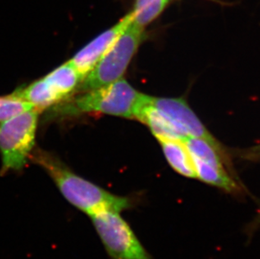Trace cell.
<instances>
[{
    "label": "cell",
    "mask_w": 260,
    "mask_h": 259,
    "mask_svg": "<svg viewBox=\"0 0 260 259\" xmlns=\"http://www.w3.org/2000/svg\"><path fill=\"white\" fill-rule=\"evenodd\" d=\"M260 224V208L259 210H258V214H257V216H256L255 220H253V222L251 224V231L253 232V231L255 230L256 228L258 225H259Z\"/></svg>",
    "instance_id": "5bb4252c"
},
{
    "label": "cell",
    "mask_w": 260,
    "mask_h": 259,
    "mask_svg": "<svg viewBox=\"0 0 260 259\" xmlns=\"http://www.w3.org/2000/svg\"><path fill=\"white\" fill-rule=\"evenodd\" d=\"M248 152H249L250 156H260V144L248 150Z\"/></svg>",
    "instance_id": "9a60e30c"
},
{
    "label": "cell",
    "mask_w": 260,
    "mask_h": 259,
    "mask_svg": "<svg viewBox=\"0 0 260 259\" xmlns=\"http://www.w3.org/2000/svg\"><path fill=\"white\" fill-rule=\"evenodd\" d=\"M29 158L44 169L64 199L88 217L103 210L121 212L134 206L133 199L114 195L79 176L51 152L36 150Z\"/></svg>",
    "instance_id": "6da1fadb"
},
{
    "label": "cell",
    "mask_w": 260,
    "mask_h": 259,
    "mask_svg": "<svg viewBox=\"0 0 260 259\" xmlns=\"http://www.w3.org/2000/svg\"><path fill=\"white\" fill-rule=\"evenodd\" d=\"M89 218L111 258L152 259L119 211L103 210Z\"/></svg>",
    "instance_id": "5b68a950"
},
{
    "label": "cell",
    "mask_w": 260,
    "mask_h": 259,
    "mask_svg": "<svg viewBox=\"0 0 260 259\" xmlns=\"http://www.w3.org/2000/svg\"><path fill=\"white\" fill-rule=\"evenodd\" d=\"M14 93L31 104L39 111L62 101L61 96L44 78L30 83L25 88L18 89Z\"/></svg>",
    "instance_id": "30bf717a"
},
{
    "label": "cell",
    "mask_w": 260,
    "mask_h": 259,
    "mask_svg": "<svg viewBox=\"0 0 260 259\" xmlns=\"http://www.w3.org/2000/svg\"><path fill=\"white\" fill-rule=\"evenodd\" d=\"M44 78L57 91L62 100L76 90L82 81L79 72L70 61L54 69Z\"/></svg>",
    "instance_id": "8fae6325"
},
{
    "label": "cell",
    "mask_w": 260,
    "mask_h": 259,
    "mask_svg": "<svg viewBox=\"0 0 260 259\" xmlns=\"http://www.w3.org/2000/svg\"><path fill=\"white\" fill-rule=\"evenodd\" d=\"M149 98L150 96H148L147 103L142 108L137 120L147 125L157 139L165 138L184 141L188 137L162 113L150 105Z\"/></svg>",
    "instance_id": "9c48e42d"
},
{
    "label": "cell",
    "mask_w": 260,
    "mask_h": 259,
    "mask_svg": "<svg viewBox=\"0 0 260 259\" xmlns=\"http://www.w3.org/2000/svg\"><path fill=\"white\" fill-rule=\"evenodd\" d=\"M171 0H135L132 11L133 22L144 28L156 20Z\"/></svg>",
    "instance_id": "7c38bea8"
},
{
    "label": "cell",
    "mask_w": 260,
    "mask_h": 259,
    "mask_svg": "<svg viewBox=\"0 0 260 259\" xmlns=\"http://www.w3.org/2000/svg\"><path fill=\"white\" fill-rule=\"evenodd\" d=\"M165 158L174 171L189 179H197L194 161L182 140L157 139Z\"/></svg>",
    "instance_id": "ba28073f"
},
{
    "label": "cell",
    "mask_w": 260,
    "mask_h": 259,
    "mask_svg": "<svg viewBox=\"0 0 260 259\" xmlns=\"http://www.w3.org/2000/svg\"><path fill=\"white\" fill-rule=\"evenodd\" d=\"M34 108L31 104L15 95V93L0 97V123Z\"/></svg>",
    "instance_id": "4fadbf2b"
},
{
    "label": "cell",
    "mask_w": 260,
    "mask_h": 259,
    "mask_svg": "<svg viewBox=\"0 0 260 259\" xmlns=\"http://www.w3.org/2000/svg\"><path fill=\"white\" fill-rule=\"evenodd\" d=\"M39 110L31 109L0 124V152L3 174L20 171L31 155Z\"/></svg>",
    "instance_id": "277c9868"
},
{
    "label": "cell",
    "mask_w": 260,
    "mask_h": 259,
    "mask_svg": "<svg viewBox=\"0 0 260 259\" xmlns=\"http://www.w3.org/2000/svg\"><path fill=\"white\" fill-rule=\"evenodd\" d=\"M61 108L63 114L101 113L137 120L148 96L133 88L125 78L93 90L84 92Z\"/></svg>",
    "instance_id": "7a4b0ae2"
},
{
    "label": "cell",
    "mask_w": 260,
    "mask_h": 259,
    "mask_svg": "<svg viewBox=\"0 0 260 259\" xmlns=\"http://www.w3.org/2000/svg\"><path fill=\"white\" fill-rule=\"evenodd\" d=\"M132 20L133 14L131 12L125 15L114 26L99 35L98 37L83 47L79 52H77L75 56L70 60L77 71L79 72L82 80L90 73L104 55L111 48L119 36L132 22Z\"/></svg>",
    "instance_id": "52a82bcc"
},
{
    "label": "cell",
    "mask_w": 260,
    "mask_h": 259,
    "mask_svg": "<svg viewBox=\"0 0 260 259\" xmlns=\"http://www.w3.org/2000/svg\"><path fill=\"white\" fill-rule=\"evenodd\" d=\"M149 103L166 116L186 137L202 138L222 150L220 143L206 129L196 113L183 99L150 96Z\"/></svg>",
    "instance_id": "8992f818"
},
{
    "label": "cell",
    "mask_w": 260,
    "mask_h": 259,
    "mask_svg": "<svg viewBox=\"0 0 260 259\" xmlns=\"http://www.w3.org/2000/svg\"><path fill=\"white\" fill-rule=\"evenodd\" d=\"M144 38V28L133 22V18L111 48L79 83L76 92L93 90L122 78Z\"/></svg>",
    "instance_id": "3957f363"
}]
</instances>
